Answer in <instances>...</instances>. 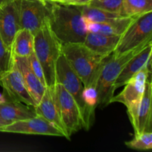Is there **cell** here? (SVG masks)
Masks as SVG:
<instances>
[{
    "label": "cell",
    "instance_id": "3",
    "mask_svg": "<svg viewBox=\"0 0 152 152\" xmlns=\"http://www.w3.org/2000/svg\"><path fill=\"white\" fill-rule=\"evenodd\" d=\"M34 53L42 68L46 87L56 85V65L62 54V44L50 29L48 19L34 34Z\"/></svg>",
    "mask_w": 152,
    "mask_h": 152
},
{
    "label": "cell",
    "instance_id": "20",
    "mask_svg": "<svg viewBox=\"0 0 152 152\" xmlns=\"http://www.w3.org/2000/svg\"><path fill=\"white\" fill-rule=\"evenodd\" d=\"M13 56L28 57L34 51V36L28 29L21 28L15 35L11 45Z\"/></svg>",
    "mask_w": 152,
    "mask_h": 152
},
{
    "label": "cell",
    "instance_id": "18",
    "mask_svg": "<svg viewBox=\"0 0 152 152\" xmlns=\"http://www.w3.org/2000/svg\"><path fill=\"white\" fill-rule=\"evenodd\" d=\"M120 37L88 31L83 44L98 54L108 56L115 50Z\"/></svg>",
    "mask_w": 152,
    "mask_h": 152
},
{
    "label": "cell",
    "instance_id": "27",
    "mask_svg": "<svg viewBox=\"0 0 152 152\" xmlns=\"http://www.w3.org/2000/svg\"><path fill=\"white\" fill-rule=\"evenodd\" d=\"M28 58L32 71H34V73L35 74V75L37 76V78L39 79V80L41 82L42 84L46 87V83L44 77V73H43L42 68L41 66V64L39 63V60L37 59V56H36L35 53H34H34H33L31 56H28Z\"/></svg>",
    "mask_w": 152,
    "mask_h": 152
},
{
    "label": "cell",
    "instance_id": "29",
    "mask_svg": "<svg viewBox=\"0 0 152 152\" xmlns=\"http://www.w3.org/2000/svg\"><path fill=\"white\" fill-rule=\"evenodd\" d=\"M7 124H8V123H7L5 120H3V119L1 117V116H0V128H1L2 126H6V125Z\"/></svg>",
    "mask_w": 152,
    "mask_h": 152
},
{
    "label": "cell",
    "instance_id": "28",
    "mask_svg": "<svg viewBox=\"0 0 152 152\" xmlns=\"http://www.w3.org/2000/svg\"><path fill=\"white\" fill-rule=\"evenodd\" d=\"M50 2H56L59 4H66V5L80 6L88 4L90 0H47Z\"/></svg>",
    "mask_w": 152,
    "mask_h": 152
},
{
    "label": "cell",
    "instance_id": "24",
    "mask_svg": "<svg viewBox=\"0 0 152 152\" xmlns=\"http://www.w3.org/2000/svg\"><path fill=\"white\" fill-rule=\"evenodd\" d=\"M13 65V56L11 48H9L0 37V78L10 71Z\"/></svg>",
    "mask_w": 152,
    "mask_h": 152
},
{
    "label": "cell",
    "instance_id": "9",
    "mask_svg": "<svg viewBox=\"0 0 152 152\" xmlns=\"http://www.w3.org/2000/svg\"><path fill=\"white\" fill-rule=\"evenodd\" d=\"M50 2L47 0H19L21 28L35 34L48 19Z\"/></svg>",
    "mask_w": 152,
    "mask_h": 152
},
{
    "label": "cell",
    "instance_id": "30",
    "mask_svg": "<svg viewBox=\"0 0 152 152\" xmlns=\"http://www.w3.org/2000/svg\"><path fill=\"white\" fill-rule=\"evenodd\" d=\"M13 1V0H0V5L3 6L4 4H7V3L10 2V1Z\"/></svg>",
    "mask_w": 152,
    "mask_h": 152
},
{
    "label": "cell",
    "instance_id": "10",
    "mask_svg": "<svg viewBox=\"0 0 152 152\" xmlns=\"http://www.w3.org/2000/svg\"><path fill=\"white\" fill-rule=\"evenodd\" d=\"M0 132L22 134L65 137L63 132L54 125L38 115L2 126L0 128Z\"/></svg>",
    "mask_w": 152,
    "mask_h": 152
},
{
    "label": "cell",
    "instance_id": "31",
    "mask_svg": "<svg viewBox=\"0 0 152 152\" xmlns=\"http://www.w3.org/2000/svg\"><path fill=\"white\" fill-rule=\"evenodd\" d=\"M1 5H0V8H1Z\"/></svg>",
    "mask_w": 152,
    "mask_h": 152
},
{
    "label": "cell",
    "instance_id": "19",
    "mask_svg": "<svg viewBox=\"0 0 152 152\" xmlns=\"http://www.w3.org/2000/svg\"><path fill=\"white\" fill-rule=\"evenodd\" d=\"M134 19L135 18L129 16H121L105 22H88L86 23V28L88 31L121 37Z\"/></svg>",
    "mask_w": 152,
    "mask_h": 152
},
{
    "label": "cell",
    "instance_id": "25",
    "mask_svg": "<svg viewBox=\"0 0 152 152\" xmlns=\"http://www.w3.org/2000/svg\"><path fill=\"white\" fill-rule=\"evenodd\" d=\"M88 5L122 16L123 0H90Z\"/></svg>",
    "mask_w": 152,
    "mask_h": 152
},
{
    "label": "cell",
    "instance_id": "1",
    "mask_svg": "<svg viewBox=\"0 0 152 152\" xmlns=\"http://www.w3.org/2000/svg\"><path fill=\"white\" fill-rule=\"evenodd\" d=\"M48 22L61 44L84 42L88 31L78 6L50 2Z\"/></svg>",
    "mask_w": 152,
    "mask_h": 152
},
{
    "label": "cell",
    "instance_id": "7",
    "mask_svg": "<svg viewBox=\"0 0 152 152\" xmlns=\"http://www.w3.org/2000/svg\"><path fill=\"white\" fill-rule=\"evenodd\" d=\"M150 75L151 69L145 65L125 85L123 90L118 95L111 98V103L120 102L126 107L131 122L134 118L143 94L145 83Z\"/></svg>",
    "mask_w": 152,
    "mask_h": 152
},
{
    "label": "cell",
    "instance_id": "23",
    "mask_svg": "<svg viewBox=\"0 0 152 152\" xmlns=\"http://www.w3.org/2000/svg\"><path fill=\"white\" fill-rule=\"evenodd\" d=\"M128 148L139 151H147L152 148V132H145L135 135L132 140L125 142Z\"/></svg>",
    "mask_w": 152,
    "mask_h": 152
},
{
    "label": "cell",
    "instance_id": "8",
    "mask_svg": "<svg viewBox=\"0 0 152 152\" xmlns=\"http://www.w3.org/2000/svg\"><path fill=\"white\" fill-rule=\"evenodd\" d=\"M55 92L58 111L70 140L73 134L83 129L80 110L75 99L60 83H56Z\"/></svg>",
    "mask_w": 152,
    "mask_h": 152
},
{
    "label": "cell",
    "instance_id": "22",
    "mask_svg": "<svg viewBox=\"0 0 152 152\" xmlns=\"http://www.w3.org/2000/svg\"><path fill=\"white\" fill-rule=\"evenodd\" d=\"M151 11L152 0H123V16L136 18Z\"/></svg>",
    "mask_w": 152,
    "mask_h": 152
},
{
    "label": "cell",
    "instance_id": "12",
    "mask_svg": "<svg viewBox=\"0 0 152 152\" xmlns=\"http://www.w3.org/2000/svg\"><path fill=\"white\" fill-rule=\"evenodd\" d=\"M20 29L19 0H13L0 8V37L7 48H11L15 35Z\"/></svg>",
    "mask_w": 152,
    "mask_h": 152
},
{
    "label": "cell",
    "instance_id": "15",
    "mask_svg": "<svg viewBox=\"0 0 152 152\" xmlns=\"http://www.w3.org/2000/svg\"><path fill=\"white\" fill-rule=\"evenodd\" d=\"M151 52L152 43H149L146 47L134 56L125 65L114 83L115 90L124 86L138 71H140L145 65L151 69Z\"/></svg>",
    "mask_w": 152,
    "mask_h": 152
},
{
    "label": "cell",
    "instance_id": "14",
    "mask_svg": "<svg viewBox=\"0 0 152 152\" xmlns=\"http://www.w3.org/2000/svg\"><path fill=\"white\" fill-rule=\"evenodd\" d=\"M148 78L145 83L143 94L134 118L131 122L135 135L145 132H151L152 85L151 80Z\"/></svg>",
    "mask_w": 152,
    "mask_h": 152
},
{
    "label": "cell",
    "instance_id": "5",
    "mask_svg": "<svg viewBox=\"0 0 152 152\" xmlns=\"http://www.w3.org/2000/svg\"><path fill=\"white\" fill-rule=\"evenodd\" d=\"M60 83L73 96L78 105L83 120V129L89 130L94 120L95 111L86 105L83 99L84 86L80 77L71 68L64 55L61 54L56 65V83Z\"/></svg>",
    "mask_w": 152,
    "mask_h": 152
},
{
    "label": "cell",
    "instance_id": "6",
    "mask_svg": "<svg viewBox=\"0 0 152 152\" xmlns=\"http://www.w3.org/2000/svg\"><path fill=\"white\" fill-rule=\"evenodd\" d=\"M152 11L136 17L120 37L113 54L120 56L142 45L151 42Z\"/></svg>",
    "mask_w": 152,
    "mask_h": 152
},
{
    "label": "cell",
    "instance_id": "16",
    "mask_svg": "<svg viewBox=\"0 0 152 152\" xmlns=\"http://www.w3.org/2000/svg\"><path fill=\"white\" fill-rule=\"evenodd\" d=\"M13 64L20 72L27 88L37 105L41 99L46 87L42 84L32 71L28 57L13 56Z\"/></svg>",
    "mask_w": 152,
    "mask_h": 152
},
{
    "label": "cell",
    "instance_id": "17",
    "mask_svg": "<svg viewBox=\"0 0 152 152\" xmlns=\"http://www.w3.org/2000/svg\"><path fill=\"white\" fill-rule=\"evenodd\" d=\"M0 116L8 124L37 116L35 107L5 99L0 102Z\"/></svg>",
    "mask_w": 152,
    "mask_h": 152
},
{
    "label": "cell",
    "instance_id": "11",
    "mask_svg": "<svg viewBox=\"0 0 152 152\" xmlns=\"http://www.w3.org/2000/svg\"><path fill=\"white\" fill-rule=\"evenodd\" d=\"M0 85L4 91V99L18 101L31 106L37 105L24 83L20 72L14 64L11 69L0 78Z\"/></svg>",
    "mask_w": 152,
    "mask_h": 152
},
{
    "label": "cell",
    "instance_id": "13",
    "mask_svg": "<svg viewBox=\"0 0 152 152\" xmlns=\"http://www.w3.org/2000/svg\"><path fill=\"white\" fill-rule=\"evenodd\" d=\"M35 111L37 115L43 117L54 125L63 132L65 137L69 140L58 111L55 87H46L41 99L35 106Z\"/></svg>",
    "mask_w": 152,
    "mask_h": 152
},
{
    "label": "cell",
    "instance_id": "4",
    "mask_svg": "<svg viewBox=\"0 0 152 152\" xmlns=\"http://www.w3.org/2000/svg\"><path fill=\"white\" fill-rule=\"evenodd\" d=\"M151 42L142 45L120 56H114L113 53L107 56L101 69L96 84L97 106L102 108L111 104V99L114 96V83L126 63Z\"/></svg>",
    "mask_w": 152,
    "mask_h": 152
},
{
    "label": "cell",
    "instance_id": "2",
    "mask_svg": "<svg viewBox=\"0 0 152 152\" xmlns=\"http://www.w3.org/2000/svg\"><path fill=\"white\" fill-rule=\"evenodd\" d=\"M62 53L80 77L85 88H95L107 56L92 51L83 43L62 44Z\"/></svg>",
    "mask_w": 152,
    "mask_h": 152
},
{
    "label": "cell",
    "instance_id": "26",
    "mask_svg": "<svg viewBox=\"0 0 152 152\" xmlns=\"http://www.w3.org/2000/svg\"><path fill=\"white\" fill-rule=\"evenodd\" d=\"M83 96L85 102L89 107V108L93 111H95V109L97 107L96 89L93 87L86 88H84Z\"/></svg>",
    "mask_w": 152,
    "mask_h": 152
},
{
    "label": "cell",
    "instance_id": "21",
    "mask_svg": "<svg viewBox=\"0 0 152 152\" xmlns=\"http://www.w3.org/2000/svg\"><path fill=\"white\" fill-rule=\"evenodd\" d=\"M81 10L82 15L84 19L85 22H94V23H100L105 22L108 21L113 20L116 18L121 17L120 14L116 13L106 11L102 9L96 8V7H91L88 4L78 6Z\"/></svg>",
    "mask_w": 152,
    "mask_h": 152
}]
</instances>
